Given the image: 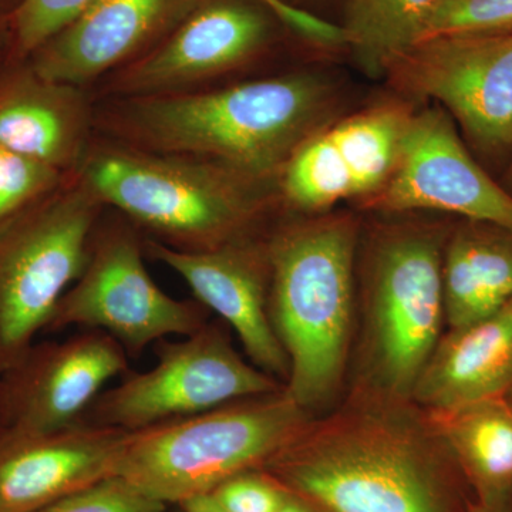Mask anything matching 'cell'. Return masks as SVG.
Segmentation results:
<instances>
[{"mask_svg": "<svg viewBox=\"0 0 512 512\" xmlns=\"http://www.w3.org/2000/svg\"><path fill=\"white\" fill-rule=\"evenodd\" d=\"M268 232L210 251H180L147 237L144 247L187 282L195 301L237 333L252 365L285 386L289 360L269 315Z\"/></svg>", "mask_w": 512, "mask_h": 512, "instance_id": "14", "label": "cell"}, {"mask_svg": "<svg viewBox=\"0 0 512 512\" xmlns=\"http://www.w3.org/2000/svg\"><path fill=\"white\" fill-rule=\"evenodd\" d=\"M262 471L318 512H468L476 500L426 409L356 384Z\"/></svg>", "mask_w": 512, "mask_h": 512, "instance_id": "1", "label": "cell"}, {"mask_svg": "<svg viewBox=\"0 0 512 512\" xmlns=\"http://www.w3.org/2000/svg\"><path fill=\"white\" fill-rule=\"evenodd\" d=\"M437 0H345L343 46L372 76L426 36Z\"/></svg>", "mask_w": 512, "mask_h": 512, "instance_id": "22", "label": "cell"}, {"mask_svg": "<svg viewBox=\"0 0 512 512\" xmlns=\"http://www.w3.org/2000/svg\"><path fill=\"white\" fill-rule=\"evenodd\" d=\"M384 76L404 100H431L500 180L512 158V33L421 40Z\"/></svg>", "mask_w": 512, "mask_h": 512, "instance_id": "10", "label": "cell"}, {"mask_svg": "<svg viewBox=\"0 0 512 512\" xmlns=\"http://www.w3.org/2000/svg\"><path fill=\"white\" fill-rule=\"evenodd\" d=\"M333 90L285 74L215 90L113 99L94 123L111 141L198 158L278 184L293 153L332 121Z\"/></svg>", "mask_w": 512, "mask_h": 512, "instance_id": "2", "label": "cell"}, {"mask_svg": "<svg viewBox=\"0 0 512 512\" xmlns=\"http://www.w3.org/2000/svg\"><path fill=\"white\" fill-rule=\"evenodd\" d=\"M165 508L167 504L141 493L124 478L113 476L35 512H164Z\"/></svg>", "mask_w": 512, "mask_h": 512, "instance_id": "26", "label": "cell"}, {"mask_svg": "<svg viewBox=\"0 0 512 512\" xmlns=\"http://www.w3.org/2000/svg\"><path fill=\"white\" fill-rule=\"evenodd\" d=\"M93 123L83 87L47 80L26 60L0 70V146L73 174L89 150Z\"/></svg>", "mask_w": 512, "mask_h": 512, "instance_id": "18", "label": "cell"}, {"mask_svg": "<svg viewBox=\"0 0 512 512\" xmlns=\"http://www.w3.org/2000/svg\"><path fill=\"white\" fill-rule=\"evenodd\" d=\"M210 494L229 512H274L288 491L265 471L256 470L229 478Z\"/></svg>", "mask_w": 512, "mask_h": 512, "instance_id": "27", "label": "cell"}, {"mask_svg": "<svg viewBox=\"0 0 512 512\" xmlns=\"http://www.w3.org/2000/svg\"><path fill=\"white\" fill-rule=\"evenodd\" d=\"M178 505L183 512H229L221 507L210 493L195 495Z\"/></svg>", "mask_w": 512, "mask_h": 512, "instance_id": "30", "label": "cell"}, {"mask_svg": "<svg viewBox=\"0 0 512 512\" xmlns=\"http://www.w3.org/2000/svg\"><path fill=\"white\" fill-rule=\"evenodd\" d=\"M427 413L476 498L512 493V404L505 396Z\"/></svg>", "mask_w": 512, "mask_h": 512, "instance_id": "21", "label": "cell"}, {"mask_svg": "<svg viewBox=\"0 0 512 512\" xmlns=\"http://www.w3.org/2000/svg\"><path fill=\"white\" fill-rule=\"evenodd\" d=\"M269 35L264 10L239 0L208 3L163 45L107 76L106 94L134 99L191 92L248 63L264 49Z\"/></svg>", "mask_w": 512, "mask_h": 512, "instance_id": "15", "label": "cell"}, {"mask_svg": "<svg viewBox=\"0 0 512 512\" xmlns=\"http://www.w3.org/2000/svg\"><path fill=\"white\" fill-rule=\"evenodd\" d=\"M468 512H512V493L476 498Z\"/></svg>", "mask_w": 512, "mask_h": 512, "instance_id": "29", "label": "cell"}, {"mask_svg": "<svg viewBox=\"0 0 512 512\" xmlns=\"http://www.w3.org/2000/svg\"><path fill=\"white\" fill-rule=\"evenodd\" d=\"M185 0H94L26 62L52 82L86 87L133 62Z\"/></svg>", "mask_w": 512, "mask_h": 512, "instance_id": "17", "label": "cell"}, {"mask_svg": "<svg viewBox=\"0 0 512 512\" xmlns=\"http://www.w3.org/2000/svg\"><path fill=\"white\" fill-rule=\"evenodd\" d=\"M512 386V299L498 311L447 329L414 386L426 410L505 396Z\"/></svg>", "mask_w": 512, "mask_h": 512, "instance_id": "19", "label": "cell"}, {"mask_svg": "<svg viewBox=\"0 0 512 512\" xmlns=\"http://www.w3.org/2000/svg\"><path fill=\"white\" fill-rule=\"evenodd\" d=\"M360 238L350 212L269 228V315L289 360L285 390L313 416L335 404L348 370Z\"/></svg>", "mask_w": 512, "mask_h": 512, "instance_id": "3", "label": "cell"}, {"mask_svg": "<svg viewBox=\"0 0 512 512\" xmlns=\"http://www.w3.org/2000/svg\"><path fill=\"white\" fill-rule=\"evenodd\" d=\"M274 512H318L312 505L303 501L302 498L296 497L292 493L286 495L285 500Z\"/></svg>", "mask_w": 512, "mask_h": 512, "instance_id": "31", "label": "cell"}, {"mask_svg": "<svg viewBox=\"0 0 512 512\" xmlns=\"http://www.w3.org/2000/svg\"><path fill=\"white\" fill-rule=\"evenodd\" d=\"M498 181H500L505 190L512 194V158L510 164L507 165V168H505L504 173L501 174L500 180Z\"/></svg>", "mask_w": 512, "mask_h": 512, "instance_id": "33", "label": "cell"}, {"mask_svg": "<svg viewBox=\"0 0 512 512\" xmlns=\"http://www.w3.org/2000/svg\"><path fill=\"white\" fill-rule=\"evenodd\" d=\"M153 348L156 366L128 372L77 424L134 433L285 387L239 355L222 320H208L192 335L163 339Z\"/></svg>", "mask_w": 512, "mask_h": 512, "instance_id": "9", "label": "cell"}, {"mask_svg": "<svg viewBox=\"0 0 512 512\" xmlns=\"http://www.w3.org/2000/svg\"><path fill=\"white\" fill-rule=\"evenodd\" d=\"M504 33H512V0H437L424 39Z\"/></svg>", "mask_w": 512, "mask_h": 512, "instance_id": "25", "label": "cell"}, {"mask_svg": "<svg viewBox=\"0 0 512 512\" xmlns=\"http://www.w3.org/2000/svg\"><path fill=\"white\" fill-rule=\"evenodd\" d=\"M9 63V56L6 53H0V70Z\"/></svg>", "mask_w": 512, "mask_h": 512, "instance_id": "34", "label": "cell"}, {"mask_svg": "<svg viewBox=\"0 0 512 512\" xmlns=\"http://www.w3.org/2000/svg\"><path fill=\"white\" fill-rule=\"evenodd\" d=\"M128 359L101 330L33 343L2 375L9 431L42 433L79 423L107 384L130 372Z\"/></svg>", "mask_w": 512, "mask_h": 512, "instance_id": "13", "label": "cell"}, {"mask_svg": "<svg viewBox=\"0 0 512 512\" xmlns=\"http://www.w3.org/2000/svg\"><path fill=\"white\" fill-rule=\"evenodd\" d=\"M77 174L148 238L180 251H210L268 231L278 184L234 168L116 141L90 144Z\"/></svg>", "mask_w": 512, "mask_h": 512, "instance_id": "4", "label": "cell"}, {"mask_svg": "<svg viewBox=\"0 0 512 512\" xmlns=\"http://www.w3.org/2000/svg\"><path fill=\"white\" fill-rule=\"evenodd\" d=\"M447 329L485 318L512 299V228L454 218L443 252Z\"/></svg>", "mask_w": 512, "mask_h": 512, "instance_id": "20", "label": "cell"}, {"mask_svg": "<svg viewBox=\"0 0 512 512\" xmlns=\"http://www.w3.org/2000/svg\"><path fill=\"white\" fill-rule=\"evenodd\" d=\"M143 232L126 217L97 222L82 274L64 293L45 332L101 330L117 340L128 357L171 336L192 335L210 320L198 301L165 293L144 264Z\"/></svg>", "mask_w": 512, "mask_h": 512, "instance_id": "8", "label": "cell"}, {"mask_svg": "<svg viewBox=\"0 0 512 512\" xmlns=\"http://www.w3.org/2000/svg\"><path fill=\"white\" fill-rule=\"evenodd\" d=\"M103 208L76 171L0 224V376L45 332L82 274Z\"/></svg>", "mask_w": 512, "mask_h": 512, "instance_id": "7", "label": "cell"}, {"mask_svg": "<svg viewBox=\"0 0 512 512\" xmlns=\"http://www.w3.org/2000/svg\"><path fill=\"white\" fill-rule=\"evenodd\" d=\"M284 389L128 433L116 476L164 504L264 470L311 420Z\"/></svg>", "mask_w": 512, "mask_h": 512, "instance_id": "6", "label": "cell"}, {"mask_svg": "<svg viewBox=\"0 0 512 512\" xmlns=\"http://www.w3.org/2000/svg\"><path fill=\"white\" fill-rule=\"evenodd\" d=\"M94 0H19L10 19L9 62H25Z\"/></svg>", "mask_w": 512, "mask_h": 512, "instance_id": "23", "label": "cell"}, {"mask_svg": "<svg viewBox=\"0 0 512 512\" xmlns=\"http://www.w3.org/2000/svg\"><path fill=\"white\" fill-rule=\"evenodd\" d=\"M128 431L73 424L0 439V512H35L116 476Z\"/></svg>", "mask_w": 512, "mask_h": 512, "instance_id": "16", "label": "cell"}, {"mask_svg": "<svg viewBox=\"0 0 512 512\" xmlns=\"http://www.w3.org/2000/svg\"><path fill=\"white\" fill-rule=\"evenodd\" d=\"M258 2L276 19L281 20L284 25L299 36L305 37L306 40H311L319 46H343L340 26L326 22L306 10L296 8L286 0H258Z\"/></svg>", "mask_w": 512, "mask_h": 512, "instance_id": "28", "label": "cell"}, {"mask_svg": "<svg viewBox=\"0 0 512 512\" xmlns=\"http://www.w3.org/2000/svg\"><path fill=\"white\" fill-rule=\"evenodd\" d=\"M409 100H384L316 131L279 175V200L302 215L372 197L392 177L414 114Z\"/></svg>", "mask_w": 512, "mask_h": 512, "instance_id": "12", "label": "cell"}, {"mask_svg": "<svg viewBox=\"0 0 512 512\" xmlns=\"http://www.w3.org/2000/svg\"><path fill=\"white\" fill-rule=\"evenodd\" d=\"M9 430L8 403H6L5 387H3L2 376H0V439Z\"/></svg>", "mask_w": 512, "mask_h": 512, "instance_id": "32", "label": "cell"}, {"mask_svg": "<svg viewBox=\"0 0 512 512\" xmlns=\"http://www.w3.org/2000/svg\"><path fill=\"white\" fill-rule=\"evenodd\" d=\"M356 205L373 214L433 211L512 228V194L485 170L437 104L414 111L392 177Z\"/></svg>", "mask_w": 512, "mask_h": 512, "instance_id": "11", "label": "cell"}, {"mask_svg": "<svg viewBox=\"0 0 512 512\" xmlns=\"http://www.w3.org/2000/svg\"><path fill=\"white\" fill-rule=\"evenodd\" d=\"M505 399L512 404V386L508 389L507 394H505Z\"/></svg>", "mask_w": 512, "mask_h": 512, "instance_id": "35", "label": "cell"}, {"mask_svg": "<svg viewBox=\"0 0 512 512\" xmlns=\"http://www.w3.org/2000/svg\"><path fill=\"white\" fill-rule=\"evenodd\" d=\"M70 175L0 146V224L55 191Z\"/></svg>", "mask_w": 512, "mask_h": 512, "instance_id": "24", "label": "cell"}, {"mask_svg": "<svg viewBox=\"0 0 512 512\" xmlns=\"http://www.w3.org/2000/svg\"><path fill=\"white\" fill-rule=\"evenodd\" d=\"M453 221L402 218L370 229L356 386L412 399L446 326L443 252Z\"/></svg>", "mask_w": 512, "mask_h": 512, "instance_id": "5", "label": "cell"}]
</instances>
